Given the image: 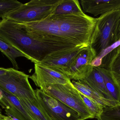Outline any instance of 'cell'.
I'll return each mask as SVG.
<instances>
[{
	"label": "cell",
	"instance_id": "7402d4cb",
	"mask_svg": "<svg viewBox=\"0 0 120 120\" xmlns=\"http://www.w3.org/2000/svg\"><path fill=\"white\" fill-rule=\"evenodd\" d=\"M107 70L112 73L120 83V53L111 61Z\"/></svg>",
	"mask_w": 120,
	"mask_h": 120
},
{
	"label": "cell",
	"instance_id": "5b68a950",
	"mask_svg": "<svg viewBox=\"0 0 120 120\" xmlns=\"http://www.w3.org/2000/svg\"><path fill=\"white\" fill-rule=\"evenodd\" d=\"M30 75L13 68H9L4 75L0 76V87L18 99L34 100L36 99L29 80Z\"/></svg>",
	"mask_w": 120,
	"mask_h": 120
},
{
	"label": "cell",
	"instance_id": "603a6c76",
	"mask_svg": "<svg viewBox=\"0 0 120 120\" xmlns=\"http://www.w3.org/2000/svg\"><path fill=\"white\" fill-rule=\"evenodd\" d=\"M120 40V18L117 25L115 37V42Z\"/></svg>",
	"mask_w": 120,
	"mask_h": 120
},
{
	"label": "cell",
	"instance_id": "5bb4252c",
	"mask_svg": "<svg viewBox=\"0 0 120 120\" xmlns=\"http://www.w3.org/2000/svg\"><path fill=\"white\" fill-rule=\"evenodd\" d=\"M104 80L107 91L113 101L120 105V83L112 73L107 69L97 67Z\"/></svg>",
	"mask_w": 120,
	"mask_h": 120
},
{
	"label": "cell",
	"instance_id": "277c9868",
	"mask_svg": "<svg viewBox=\"0 0 120 120\" xmlns=\"http://www.w3.org/2000/svg\"><path fill=\"white\" fill-rule=\"evenodd\" d=\"M40 89L46 94L59 100L77 111L84 120L94 118L71 81L66 84L45 85Z\"/></svg>",
	"mask_w": 120,
	"mask_h": 120
},
{
	"label": "cell",
	"instance_id": "44dd1931",
	"mask_svg": "<svg viewBox=\"0 0 120 120\" xmlns=\"http://www.w3.org/2000/svg\"><path fill=\"white\" fill-rule=\"evenodd\" d=\"M100 120H120V105L104 108Z\"/></svg>",
	"mask_w": 120,
	"mask_h": 120
},
{
	"label": "cell",
	"instance_id": "7c38bea8",
	"mask_svg": "<svg viewBox=\"0 0 120 120\" xmlns=\"http://www.w3.org/2000/svg\"><path fill=\"white\" fill-rule=\"evenodd\" d=\"M72 82L78 91L99 104L104 108L117 105L114 101L106 99L101 96L83 80H72Z\"/></svg>",
	"mask_w": 120,
	"mask_h": 120
},
{
	"label": "cell",
	"instance_id": "e0dca14e",
	"mask_svg": "<svg viewBox=\"0 0 120 120\" xmlns=\"http://www.w3.org/2000/svg\"><path fill=\"white\" fill-rule=\"evenodd\" d=\"M75 14L84 15L79 1L78 0H63L52 15Z\"/></svg>",
	"mask_w": 120,
	"mask_h": 120
},
{
	"label": "cell",
	"instance_id": "d4e9b609",
	"mask_svg": "<svg viewBox=\"0 0 120 120\" xmlns=\"http://www.w3.org/2000/svg\"><path fill=\"white\" fill-rule=\"evenodd\" d=\"M9 68H4L0 67V76L4 75L8 72Z\"/></svg>",
	"mask_w": 120,
	"mask_h": 120
},
{
	"label": "cell",
	"instance_id": "ba28073f",
	"mask_svg": "<svg viewBox=\"0 0 120 120\" xmlns=\"http://www.w3.org/2000/svg\"><path fill=\"white\" fill-rule=\"evenodd\" d=\"M34 73L29 76L35 85L41 88L48 84H66L71 81L64 74L40 63H34Z\"/></svg>",
	"mask_w": 120,
	"mask_h": 120
},
{
	"label": "cell",
	"instance_id": "4fadbf2b",
	"mask_svg": "<svg viewBox=\"0 0 120 120\" xmlns=\"http://www.w3.org/2000/svg\"><path fill=\"white\" fill-rule=\"evenodd\" d=\"M120 53V40L102 50L91 63L94 67H100L108 69L111 61Z\"/></svg>",
	"mask_w": 120,
	"mask_h": 120
},
{
	"label": "cell",
	"instance_id": "7a4b0ae2",
	"mask_svg": "<svg viewBox=\"0 0 120 120\" xmlns=\"http://www.w3.org/2000/svg\"><path fill=\"white\" fill-rule=\"evenodd\" d=\"M120 18V9L101 15L97 18L90 44L96 57L115 43L116 30Z\"/></svg>",
	"mask_w": 120,
	"mask_h": 120
},
{
	"label": "cell",
	"instance_id": "8fae6325",
	"mask_svg": "<svg viewBox=\"0 0 120 120\" xmlns=\"http://www.w3.org/2000/svg\"><path fill=\"white\" fill-rule=\"evenodd\" d=\"M80 3L85 12L94 16L120 9V0H82Z\"/></svg>",
	"mask_w": 120,
	"mask_h": 120
},
{
	"label": "cell",
	"instance_id": "3957f363",
	"mask_svg": "<svg viewBox=\"0 0 120 120\" xmlns=\"http://www.w3.org/2000/svg\"><path fill=\"white\" fill-rule=\"evenodd\" d=\"M63 0H32L22 4L5 18L27 23L43 20L52 15Z\"/></svg>",
	"mask_w": 120,
	"mask_h": 120
},
{
	"label": "cell",
	"instance_id": "52a82bcc",
	"mask_svg": "<svg viewBox=\"0 0 120 120\" xmlns=\"http://www.w3.org/2000/svg\"><path fill=\"white\" fill-rule=\"evenodd\" d=\"M96 55L90 46L83 48L78 54L70 68L68 77L78 81L85 79L93 69L91 63Z\"/></svg>",
	"mask_w": 120,
	"mask_h": 120
},
{
	"label": "cell",
	"instance_id": "9c48e42d",
	"mask_svg": "<svg viewBox=\"0 0 120 120\" xmlns=\"http://www.w3.org/2000/svg\"><path fill=\"white\" fill-rule=\"evenodd\" d=\"M0 103L5 107V112L19 120H35L16 97L1 87Z\"/></svg>",
	"mask_w": 120,
	"mask_h": 120
},
{
	"label": "cell",
	"instance_id": "30bf717a",
	"mask_svg": "<svg viewBox=\"0 0 120 120\" xmlns=\"http://www.w3.org/2000/svg\"><path fill=\"white\" fill-rule=\"evenodd\" d=\"M85 47L79 48L51 57L38 63L57 70L68 76L70 68L73 61L78 54Z\"/></svg>",
	"mask_w": 120,
	"mask_h": 120
},
{
	"label": "cell",
	"instance_id": "2e32d148",
	"mask_svg": "<svg viewBox=\"0 0 120 120\" xmlns=\"http://www.w3.org/2000/svg\"><path fill=\"white\" fill-rule=\"evenodd\" d=\"M18 99L35 120H51L43 110L37 98L33 100Z\"/></svg>",
	"mask_w": 120,
	"mask_h": 120
},
{
	"label": "cell",
	"instance_id": "6da1fadb",
	"mask_svg": "<svg viewBox=\"0 0 120 120\" xmlns=\"http://www.w3.org/2000/svg\"><path fill=\"white\" fill-rule=\"evenodd\" d=\"M97 18L87 15H52L34 22L21 23L32 38L63 46L86 47L90 46Z\"/></svg>",
	"mask_w": 120,
	"mask_h": 120
},
{
	"label": "cell",
	"instance_id": "9a60e30c",
	"mask_svg": "<svg viewBox=\"0 0 120 120\" xmlns=\"http://www.w3.org/2000/svg\"><path fill=\"white\" fill-rule=\"evenodd\" d=\"M81 80L105 98L114 101L107 91L103 76L96 67H93L89 74L85 79Z\"/></svg>",
	"mask_w": 120,
	"mask_h": 120
},
{
	"label": "cell",
	"instance_id": "484cf974",
	"mask_svg": "<svg viewBox=\"0 0 120 120\" xmlns=\"http://www.w3.org/2000/svg\"><path fill=\"white\" fill-rule=\"evenodd\" d=\"M5 117V116L2 114V110L0 108V120H4Z\"/></svg>",
	"mask_w": 120,
	"mask_h": 120
},
{
	"label": "cell",
	"instance_id": "ac0fdd59",
	"mask_svg": "<svg viewBox=\"0 0 120 120\" xmlns=\"http://www.w3.org/2000/svg\"><path fill=\"white\" fill-rule=\"evenodd\" d=\"M0 51L3 53L12 63L13 68L18 70L19 69L18 64L16 59L18 57L26 56L16 49L7 43L5 42L0 39Z\"/></svg>",
	"mask_w": 120,
	"mask_h": 120
},
{
	"label": "cell",
	"instance_id": "8992f818",
	"mask_svg": "<svg viewBox=\"0 0 120 120\" xmlns=\"http://www.w3.org/2000/svg\"><path fill=\"white\" fill-rule=\"evenodd\" d=\"M35 92L39 104L51 120H84L77 111L40 89H37Z\"/></svg>",
	"mask_w": 120,
	"mask_h": 120
},
{
	"label": "cell",
	"instance_id": "4316f807",
	"mask_svg": "<svg viewBox=\"0 0 120 120\" xmlns=\"http://www.w3.org/2000/svg\"><path fill=\"white\" fill-rule=\"evenodd\" d=\"M0 106H1V108H3V109H5V107H4V106L3 105H2L1 103H0Z\"/></svg>",
	"mask_w": 120,
	"mask_h": 120
},
{
	"label": "cell",
	"instance_id": "d6986e66",
	"mask_svg": "<svg viewBox=\"0 0 120 120\" xmlns=\"http://www.w3.org/2000/svg\"><path fill=\"white\" fill-rule=\"evenodd\" d=\"M79 93L85 104L94 118L97 119V120H100L104 108L95 101L87 97L80 92Z\"/></svg>",
	"mask_w": 120,
	"mask_h": 120
},
{
	"label": "cell",
	"instance_id": "cb8c5ba5",
	"mask_svg": "<svg viewBox=\"0 0 120 120\" xmlns=\"http://www.w3.org/2000/svg\"><path fill=\"white\" fill-rule=\"evenodd\" d=\"M6 116H5L4 120H19L8 113L5 112Z\"/></svg>",
	"mask_w": 120,
	"mask_h": 120
},
{
	"label": "cell",
	"instance_id": "ffe728a7",
	"mask_svg": "<svg viewBox=\"0 0 120 120\" xmlns=\"http://www.w3.org/2000/svg\"><path fill=\"white\" fill-rule=\"evenodd\" d=\"M22 4L16 0H0V17L2 19L5 18L9 13Z\"/></svg>",
	"mask_w": 120,
	"mask_h": 120
}]
</instances>
